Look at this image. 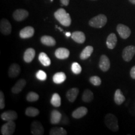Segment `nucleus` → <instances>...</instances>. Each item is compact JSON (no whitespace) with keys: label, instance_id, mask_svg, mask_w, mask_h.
Masks as SVG:
<instances>
[{"label":"nucleus","instance_id":"nucleus-1","mask_svg":"<svg viewBox=\"0 0 135 135\" xmlns=\"http://www.w3.org/2000/svg\"><path fill=\"white\" fill-rule=\"evenodd\" d=\"M54 16L56 20H58L64 26H70L71 24V18L70 15L63 8H60L55 11Z\"/></svg>","mask_w":135,"mask_h":135},{"label":"nucleus","instance_id":"nucleus-2","mask_svg":"<svg viewBox=\"0 0 135 135\" xmlns=\"http://www.w3.org/2000/svg\"><path fill=\"white\" fill-rule=\"evenodd\" d=\"M108 19L104 15H98L93 17L89 21V25L93 28H101L104 26L107 23Z\"/></svg>","mask_w":135,"mask_h":135},{"label":"nucleus","instance_id":"nucleus-3","mask_svg":"<svg viewBox=\"0 0 135 135\" xmlns=\"http://www.w3.org/2000/svg\"><path fill=\"white\" fill-rule=\"evenodd\" d=\"M104 123L106 126L112 131H118L119 129L118 126V121L115 115L108 113L107 114L104 118Z\"/></svg>","mask_w":135,"mask_h":135},{"label":"nucleus","instance_id":"nucleus-4","mask_svg":"<svg viewBox=\"0 0 135 135\" xmlns=\"http://www.w3.org/2000/svg\"><path fill=\"white\" fill-rule=\"evenodd\" d=\"M16 129V123L13 121H7L1 126V133L3 135H12Z\"/></svg>","mask_w":135,"mask_h":135},{"label":"nucleus","instance_id":"nucleus-5","mask_svg":"<svg viewBox=\"0 0 135 135\" xmlns=\"http://www.w3.org/2000/svg\"><path fill=\"white\" fill-rule=\"evenodd\" d=\"M135 55V46L130 45L126 46L123 50L122 57L125 61L129 62L132 60V58Z\"/></svg>","mask_w":135,"mask_h":135},{"label":"nucleus","instance_id":"nucleus-6","mask_svg":"<svg viewBox=\"0 0 135 135\" xmlns=\"http://www.w3.org/2000/svg\"><path fill=\"white\" fill-rule=\"evenodd\" d=\"M116 31L121 38L123 39H127L129 38L131 33V30L129 29V27L123 24L118 25L116 27Z\"/></svg>","mask_w":135,"mask_h":135},{"label":"nucleus","instance_id":"nucleus-7","mask_svg":"<svg viewBox=\"0 0 135 135\" xmlns=\"http://www.w3.org/2000/svg\"><path fill=\"white\" fill-rule=\"evenodd\" d=\"M31 133L33 135H43L45 129L41 123L38 121H34L31 124Z\"/></svg>","mask_w":135,"mask_h":135},{"label":"nucleus","instance_id":"nucleus-8","mask_svg":"<svg viewBox=\"0 0 135 135\" xmlns=\"http://www.w3.org/2000/svg\"><path fill=\"white\" fill-rule=\"evenodd\" d=\"M12 27L8 20L3 18L0 22V31L4 35H9L11 33Z\"/></svg>","mask_w":135,"mask_h":135},{"label":"nucleus","instance_id":"nucleus-9","mask_svg":"<svg viewBox=\"0 0 135 135\" xmlns=\"http://www.w3.org/2000/svg\"><path fill=\"white\" fill-rule=\"evenodd\" d=\"M99 68L103 72L108 71L110 68V61L106 55L101 56L99 61Z\"/></svg>","mask_w":135,"mask_h":135},{"label":"nucleus","instance_id":"nucleus-10","mask_svg":"<svg viewBox=\"0 0 135 135\" xmlns=\"http://www.w3.org/2000/svg\"><path fill=\"white\" fill-rule=\"evenodd\" d=\"M29 13L27 10L23 9H18L15 10L13 13V17L16 21H22L28 18Z\"/></svg>","mask_w":135,"mask_h":135},{"label":"nucleus","instance_id":"nucleus-11","mask_svg":"<svg viewBox=\"0 0 135 135\" xmlns=\"http://www.w3.org/2000/svg\"><path fill=\"white\" fill-rule=\"evenodd\" d=\"M35 34V29L33 27L28 26L25 27L20 31V36L22 39L30 38Z\"/></svg>","mask_w":135,"mask_h":135},{"label":"nucleus","instance_id":"nucleus-12","mask_svg":"<svg viewBox=\"0 0 135 135\" xmlns=\"http://www.w3.org/2000/svg\"><path fill=\"white\" fill-rule=\"evenodd\" d=\"M1 118L3 121H14L18 118V114L15 111L8 110L3 112L1 114Z\"/></svg>","mask_w":135,"mask_h":135},{"label":"nucleus","instance_id":"nucleus-13","mask_svg":"<svg viewBox=\"0 0 135 135\" xmlns=\"http://www.w3.org/2000/svg\"><path fill=\"white\" fill-rule=\"evenodd\" d=\"M21 72V68L17 63H13L10 66L8 70V76L11 78H15L18 76Z\"/></svg>","mask_w":135,"mask_h":135},{"label":"nucleus","instance_id":"nucleus-14","mask_svg":"<svg viewBox=\"0 0 135 135\" xmlns=\"http://www.w3.org/2000/svg\"><path fill=\"white\" fill-rule=\"evenodd\" d=\"M26 84V81L25 79H20L17 81L11 88V91L14 94H18L23 91Z\"/></svg>","mask_w":135,"mask_h":135},{"label":"nucleus","instance_id":"nucleus-15","mask_svg":"<svg viewBox=\"0 0 135 135\" xmlns=\"http://www.w3.org/2000/svg\"><path fill=\"white\" fill-rule=\"evenodd\" d=\"M88 109L84 106H80L75 111H73L71 115L72 117L75 118V119H80L84 116L86 115L88 113Z\"/></svg>","mask_w":135,"mask_h":135},{"label":"nucleus","instance_id":"nucleus-16","mask_svg":"<svg viewBox=\"0 0 135 135\" xmlns=\"http://www.w3.org/2000/svg\"><path fill=\"white\" fill-rule=\"evenodd\" d=\"M55 56L60 60H65L70 56V51L65 48H59L55 51Z\"/></svg>","mask_w":135,"mask_h":135},{"label":"nucleus","instance_id":"nucleus-17","mask_svg":"<svg viewBox=\"0 0 135 135\" xmlns=\"http://www.w3.org/2000/svg\"><path fill=\"white\" fill-rule=\"evenodd\" d=\"M62 119V114L60 111L54 109L51 113L50 123L52 124H57L61 122Z\"/></svg>","mask_w":135,"mask_h":135},{"label":"nucleus","instance_id":"nucleus-18","mask_svg":"<svg viewBox=\"0 0 135 135\" xmlns=\"http://www.w3.org/2000/svg\"><path fill=\"white\" fill-rule=\"evenodd\" d=\"M71 38L76 43L80 44L84 43L86 40V36L84 33L83 32L80 31L73 32L71 35Z\"/></svg>","mask_w":135,"mask_h":135},{"label":"nucleus","instance_id":"nucleus-19","mask_svg":"<svg viewBox=\"0 0 135 135\" xmlns=\"http://www.w3.org/2000/svg\"><path fill=\"white\" fill-rule=\"evenodd\" d=\"M35 55H36V52H35V50L33 48H28L24 53L23 60L27 63H31L35 58Z\"/></svg>","mask_w":135,"mask_h":135},{"label":"nucleus","instance_id":"nucleus-20","mask_svg":"<svg viewBox=\"0 0 135 135\" xmlns=\"http://www.w3.org/2000/svg\"><path fill=\"white\" fill-rule=\"evenodd\" d=\"M117 36L114 33H111L110 35L108 36L107 40H106V45H107L108 48L110 50H113L116 46L117 44Z\"/></svg>","mask_w":135,"mask_h":135},{"label":"nucleus","instance_id":"nucleus-21","mask_svg":"<svg viewBox=\"0 0 135 135\" xmlns=\"http://www.w3.org/2000/svg\"><path fill=\"white\" fill-rule=\"evenodd\" d=\"M79 89L77 88H73L69 89L66 93V97L68 100L71 103H73L76 100V98L78 95Z\"/></svg>","mask_w":135,"mask_h":135},{"label":"nucleus","instance_id":"nucleus-22","mask_svg":"<svg viewBox=\"0 0 135 135\" xmlns=\"http://www.w3.org/2000/svg\"><path fill=\"white\" fill-rule=\"evenodd\" d=\"M41 42L43 45L47 46H54L56 45V40L52 36L45 35L41 38Z\"/></svg>","mask_w":135,"mask_h":135},{"label":"nucleus","instance_id":"nucleus-23","mask_svg":"<svg viewBox=\"0 0 135 135\" xmlns=\"http://www.w3.org/2000/svg\"><path fill=\"white\" fill-rule=\"evenodd\" d=\"M93 47L91 46H88L84 48L83 50L82 51L80 55V58L81 60H86L91 56L93 52Z\"/></svg>","mask_w":135,"mask_h":135},{"label":"nucleus","instance_id":"nucleus-24","mask_svg":"<svg viewBox=\"0 0 135 135\" xmlns=\"http://www.w3.org/2000/svg\"><path fill=\"white\" fill-rule=\"evenodd\" d=\"M125 99V97L123 94L121 89H116L114 96V101L115 103L117 105H121V104H123V102H124Z\"/></svg>","mask_w":135,"mask_h":135},{"label":"nucleus","instance_id":"nucleus-25","mask_svg":"<svg viewBox=\"0 0 135 135\" xmlns=\"http://www.w3.org/2000/svg\"><path fill=\"white\" fill-rule=\"evenodd\" d=\"M94 95L90 89H86L84 91L82 95V100L84 103H90L93 100Z\"/></svg>","mask_w":135,"mask_h":135},{"label":"nucleus","instance_id":"nucleus-26","mask_svg":"<svg viewBox=\"0 0 135 135\" xmlns=\"http://www.w3.org/2000/svg\"><path fill=\"white\" fill-rule=\"evenodd\" d=\"M66 79V76L63 72H58L53 76V82L56 84H61L63 83Z\"/></svg>","mask_w":135,"mask_h":135},{"label":"nucleus","instance_id":"nucleus-27","mask_svg":"<svg viewBox=\"0 0 135 135\" xmlns=\"http://www.w3.org/2000/svg\"><path fill=\"white\" fill-rule=\"evenodd\" d=\"M38 58L40 63L45 66H48L51 65V60L48 56V55L44 52H41L40 53Z\"/></svg>","mask_w":135,"mask_h":135},{"label":"nucleus","instance_id":"nucleus-28","mask_svg":"<svg viewBox=\"0 0 135 135\" xmlns=\"http://www.w3.org/2000/svg\"><path fill=\"white\" fill-rule=\"evenodd\" d=\"M51 104L55 107H60L61 104V99L59 94L55 93L53 94L51 99Z\"/></svg>","mask_w":135,"mask_h":135},{"label":"nucleus","instance_id":"nucleus-29","mask_svg":"<svg viewBox=\"0 0 135 135\" xmlns=\"http://www.w3.org/2000/svg\"><path fill=\"white\" fill-rule=\"evenodd\" d=\"M67 131L61 127H54L50 131V135H66Z\"/></svg>","mask_w":135,"mask_h":135},{"label":"nucleus","instance_id":"nucleus-30","mask_svg":"<svg viewBox=\"0 0 135 135\" xmlns=\"http://www.w3.org/2000/svg\"><path fill=\"white\" fill-rule=\"evenodd\" d=\"M40 114V111L35 107H28L25 111V114L29 117H35Z\"/></svg>","mask_w":135,"mask_h":135},{"label":"nucleus","instance_id":"nucleus-31","mask_svg":"<svg viewBox=\"0 0 135 135\" xmlns=\"http://www.w3.org/2000/svg\"><path fill=\"white\" fill-rule=\"evenodd\" d=\"M40 98V96L38 94L34 91H30L26 95V100L29 102H35Z\"/></svg>","mask_w":135,"mask_h":135},{"label":"nucleus","instance_id":"nucleus-32","mask_svg":"<svg viewBox=\"0 0 135 135\" xmlns=\"http://www.w3.org/2000/svg\"><path fill=\"white\" fill-rule=\"evenodd\" d=\"M71 70L73 73H75V75H79L81 73L82 68L80 64L76 63V62H74L71 65Z\"/></svg>","mask_w":135,"mask_h":135},{"label":"nucleus","instance_id":"nucleus-33","mask_svg":"<svg viewBox=\"0 0 135 135\" xmlns=\"http://www.w3.org/2000/svg\"><path fill=\"white\" fill-rule=\"evenodd\" d=\"M89 82H90L93 85L98 86H99L101 84V80L99 76H93L90 77V78H89Z\"/></svg>","mask_w":135,"mask_h":135},{"label":"nucleus","instance_id":"nucleus-34","mask_svg":"<svg viewBox=\"0 0 135 135\" xmlns=\"http://www.w3.org/2000/svg\"><path fill=\"white\" fill-rule=\"evenodd\" d=\"M36 78L38 80L41 81L46 80L47 78L46 73L45 71H43L39 70L36 73Z\"/></svg>","mask_w":135,"mask_h":135},{"label":"nucleus","instance_id":"nucleus-35","mask_svg":"<svg viewBox=\"0 0 135 135\" xmlns=\"http://www.w3.org/2000/svg\"><path fill=\"white\" fill-rule=\"evenodd\" d=\"M5 107L4 95L2 91H0V109H2Z\"/></svg>","mask_w":135,"mask_h":135},{"label":"nucleus","instance_id":"nucleus-36","mask_svg":"<svg viewBox=\"0 0 135 135\" xmlns=\"http://www.w3.org/2000/svg\"><path fill=\"white\" fill-rule=\"evenodd\" d=\"M130 76H131V78L135 80V66H134L131 68V69L130 70Z\"/></svg>","mask_w":135,"mask_h":135},{"label":"nucleus","instance_id":"nucleus-37","mask_svg":"<svg viewBox=\"0 0 135 135\" xmlns=\"http://www.w3.org/2000/svg\"><path fill=\"white\" fill-rule=\"evenodd\" d=\"M60 1L64 6H68L70 3V0H60Z\"/></svg>","mask_w":135,"mask_h":135},{"label":"nucleus","instance_id":"nucleus-38","mask_svg":"<svg viewBox=\"0 0 135 135\" xmlns=\"http://www.w3.org/2000/svg\"><path fill=\"white\" fill-rule=\"evenodd\" d=\"M66 36L67 37H70V36H71V35L72 34L70 33V32H66V33H65Z\"/></svg>","mask_w":135,"mask_h":135},{"label":"nucleus","instance_id":"nucleus-39","mask_svg":"<svg viewBox=\"0 0 135 135\" xmlns=\"http://www.w3.org/2000/svg\"><path fill=\"white\" fill-rule=\"evenodd\" d=\"M129 2L132 3L133 4H135V0H129Z\"/></svg>","mask_w":135,"mask_h":135},{"label":"nucleus","instance_id":"nucleus-40","mask_svg":"<svg viewBox=\"0 0 135 135\" xmlns=\"http://www.w3.org/2000/svg\"><path fill=\"white\" fill-rule=\"evenodd\" d=\"M93 1H95V0H93Z\"/></svg>","mask_w":135,"mask_h":135}]
</instances>
